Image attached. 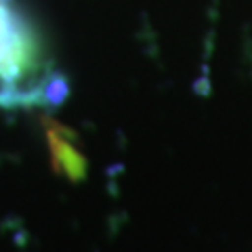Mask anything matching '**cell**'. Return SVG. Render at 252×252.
Here are the masks:
<instances>
[{
  "instance_id": "1",
  "label": "cell",
  "mask_w": 252,
  "mask_h": 252,
  "mask_svg": "<svg viewBox=\"0 0 252 252\" xmlns=\"http://www.w3.org/2000/svg\"><path fill=\"white\" fill-rule=\"evenodd\" d=\"M49 141L53 149L55 164H59L61 170L67 177H82L84 172V158L76 149L74 141L67 139V130L59 128L57 124H53L49 128Z\"/></svg>"
}]
</instances>
